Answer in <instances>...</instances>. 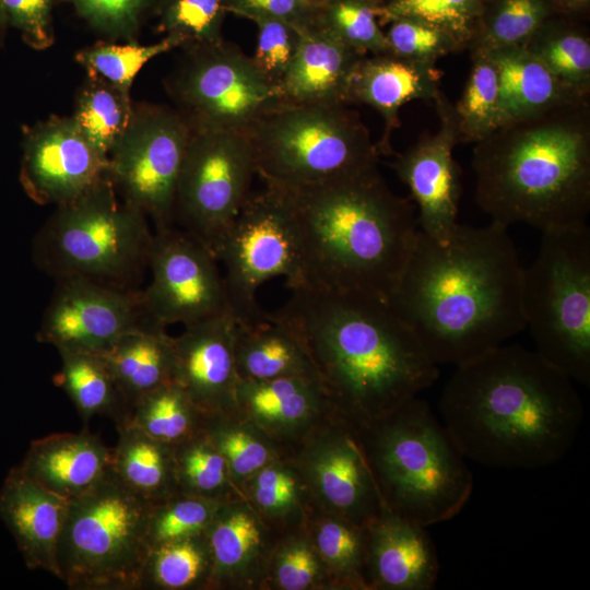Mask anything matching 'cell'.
I'll use <instances>...</instances> for the list:
<instances>
[{"instance_id":"cell-52","label":"cell","mask_w":590,"mask_h":590,"mask_svg":"<svg viewBox=\"0 0 590 590\" xmlns=\"http://www.w3.org/2000/svg\"><path fill=\"white\" fill-rule=\"evenodd\" d=\"M252 476V498L266 514L283 516L296 508L300 486L294 472L269 463Z\"/></svg>"},{"instance_id":"cell-2","label":"cell","mask_w":590,"mask_h":590,"mask_svg":"<svg viewBox=\"0 0 590 590\" xmlns=\"http://www.w3.org/2000/svg\"><path fill=\"white\" fill-rule=\"evenodd\" d=\"M574 382L535 351L503 344L456 366L440 412L465 459L545 468L568 453L581 426L583 405Z\"/></svg>"},{"instance_id":"cell-15","label":"cell","mask_w":590,"mask_h":590,"mask_svg":"<svg viewBox=\"0 0 590 590\" xmlns=\"http://www.w3.org/2000/svg\"><path fill=\"white\" fill-rule=\"evenodd\" d=\"M149 271L141 291L148 321L186 327L232 312L215 255L177 226L153 232Z\"/></svg>"},{"instance_id":"cell-1","label":"cell","mask_w":590,"mask_h":590,"mask_svg":"<svg viewBox=\"0 0 590 590\" xmlns=\"http://www.w3.org/2000/svg\"><path fill=\"white\" fill-rule=\"evenodd\" d=\"M522 276L506 227L458 223L446 244L418 231L388 304L436 365L457 366L526 329Z\"/></svg>"},{"instance_id":"cell-56","label":"cell","mask_w":590,"mask_h":590,"mask_svg":"<svg viewBox=\"0 0 590 590\" xmlns=\"http://www.w3.org/2000/svg\"><path fill=\"white\" fill-rule=\"evenodd\" d=\"M362 1H365V2H368V3H371L374 5L381 8L387 0H362Z\"/></svg>"},{"instance_id":"cell-3","label":"cell","mask_w":590,"mask_h":590,"mask_svg":"<svg viewBox=\"0 0 590 590\" xmlns=\"http://www.w3.org/2000/svg\"><path fill=\"white\" fill-rule=\"evenodd\" d=\"M278 312L303 339L335 411L358 427L438 378V365L386 300L295 287Z\"/></svg>"},{"instance_id":"cell-36","label":"cell","mask_w":590,"mask_h":590,"mask_svg":"<svg viewBox=\"0 0 590 590\" xmlns=\"http://www.w3.org/2000/svg\"><path fill=\"white\" fill-rule=\"evenodd\" d=\"M132 113L130 92L87 75L76 93L72 117L88 141L108 157Z\"/></svg>"},{"instance_id":"cell-49","label":"cell","mask_w":590,"mask_h":590,"mask_svg":"<svg viewBox=\"0 0 590 590\" xmlns=\"http://www.w3.org/2000/svg\"><path fill=\"white\" fill-rule=\"evenodd\" d=\"M251 21L258 30L252 59L261 72L279 85L297 54L302 31L273 19L258 17Z\"/></svg>"},{"instance_id":"cell-31","label":"cell","mask_w":590,"mask_h":590,"mask_svg":"<svg viewBox=\"0 0 590 590\" xmlns=\"http://www.w3.org/2000/svg\"><path fill=\"white\" fill-rule=\"evenodd\" d=\"M204 534L212 562L210 586L232 581L250 571L263 546L259 519L241 504L220 503Z\"/></svg>"},{"instance_id":"cell-26","label":"cell","mask_w":590,"mask_h":590,"mask_svg":"<svg viewBox=\"0 0 590 590\" xmlns=\"http://www.w3.org/2000/svg\"><path fill=\"white\" fill-rule=\"evenodd\" d=\"M20 470L46 489L70 500L111 468V449L86 427L33 440Z\"/></svg>"},{"instance_id":"cell-46","label":"cell","mask_w":590,"mask_h":590,"mask_svg":"<svg viewBox=\"0 0 590 590\" xmlns=\"http://www.w3.org/2000/svg\"><path fill=\"white\" fill-rule=\"evenodd\" d=\"M219 504L216 499L177 492L153 505L148 529L150 548L203 533Z\"/></svg>"},{"instance_id":"cell-34","label":"cell","mask_w":590,"mask_h":590,"mask_svg":"<svg viewBox=\"0 0 590 590\" xmlns=\"http://www.w3.org/2000/svg\"><path fill=\"white\" fill-rule=\"evenodd\" d=\"M211 554L203 533L150 548L140 589L181 590L209 586Z\"/></svg>"},{"instance_id":"cell-19","label":"cell","mask_w":590,"mask_h":590,"mask_svg":"<svg viewBox=\"0 0 590 590\" xmlns=\"http://www.w3.org/2000/svg\"><path fill=\"white\" fill-rule=\"evenodd\" d=\"M338 420L305 450L303 472L329 514L365 527L384 506L358 426Z\"/></svg>"},{"instance_id":"cell-7","label":"cell","mask_w":590,"mask_h":590,"mask_svg":"<svg viewBox=\"0 0 590 590\" xmlns=\"http://www.w3.org/2000/svg\"><path fill=\"white\" fill-rule=\"evenodd\" d=\"M153 231L143 212L125 201L109 175L75 200L56 206L33 239L32 258L50 278H82L141 288Z\"/></svg>"},{"instance_id":"cell-10","label":"cell","mask_w":590,"mask_h":590,"mask_svg":"<svg viewBox=\"0 0 590 590\" xmlns=\"http://www.w3.org/2000/svg\"><path fill=\"white\" fill-rule=\"evenodd\" d=\"M522 311L535 352L574 381L590 384V229L542 232L523 268Z\"/></svg>"},{"instance_id":"cell-55","label":"cell","mask_w":590,"mask_h":590,"mask_svg":"<svg viewBox=\"0 0 590 590\" xmlns=\"http://www.w3.org/2000/svg\"><path fill=\"white\" fill-rule=\"evenodd\" d=\"M7 30H8V24L5 22V19L0 8V43L2 42Z\"/></svg>"},{"instance_id":"cell-24","label":"cell","mask_w":590,"mask_h":590,"mask_svg":"<svg viewBox=\"0 0 590 590\" xmlns=\"http://www.w3.org/2000/svg\"><path fill=\"white\" fill-rule=\"evenodd\" d=\"M363 57L320 26L302 32L297 54L279 83L282 101L351 104V82Z\"/></svg>"},{"instance_id":"cell-32","label":"cell","mask_w":590,"mask_h":590,"mask_svg":"<svg viewBox=\"0 0 590 590\" xmlns=\"http://www.w3.org/2000/svg\"><path fill=\"white\" fill-rule=\"evenodd\" d=\"M524 47L579 95L590 97V37L578 19L555 14Z\"/></svg>"},{"instance_id":"cell-50","label":"cell","mask_w":590,"mask_h":590,"mask_svg":"<svg viewBox=\"0 0 590 590\" xmlns=\"http://www.w3.org/2000/svg\"><path fill=\"white\" fill-rule=\"evenodd\" d=\"M52 5L54 0H0L8 27L16 30L35 50L47 49L55 42Z\"/></svg>"},{"instance_id":"cell-30","label":"cell","mask_w":590,"mask_h":590,"mask_svg":"<svg viewBox=\"0 0 590 590\" xmlns=\"http://www.w3.org/2000/svg\"><path fill=\"white\" fill-rule=\"evenodd\" d=\"M116 427L118 441L111 449V470L120 481L152 505L177 493L174 447L131 424Z\"/></svg>"},{"instance_id":"cell-57","label":"cell","mask_w":590,"mask_h":590,"mask_svg":"<svg viewBox=\"0 0 590 590\" xmlns=\"http://www.w3.org/2000/svg\"><path fill=\"white\" fill-rule=\"evenodd\" d=\"M309 1H311V2H314V3H317V4H322V3H324V2L328 1V0H309Z\"/></svg>"},{"instance_id":"cell-16","label":"cell","mask_w":590,"mask_h":590,"mask_svg":"<svg viewBox=\"0 0 590 590\" xmlns=\"http://www.w3.org/2000/svg\"><path fill=\"white\" fill-rule=\"evenodd\" d=\"M36 340L58 352L101 354L146 322L142 288L116 287L82 278L57 279Z\"/></svg>"},{"instance_id":"cell-20","label":"cell","mask_w":590,"mask_h":590,"mask_svg":"<svg viewBox=\"0 0 590 590\" xmlns=\"http://www.w3.org/2000/svg\"><path fill=\"white\" fill-rule=\"evenodd\" d=\"M237 320L226 312L174 337L173 379L205 416L232 414L239 379L235 362Z\"/></svg>"},{"instance_id":"cell-42","label":"cell","mask_w":590,"mask_h":590,"mask_svg":"<svg viewBox=\"0 0 590 590\" xmlns=\"http://www.w3.org/2000/svg\"><path fill=\"white\" fill-rule=\"evenodd\" d=\"M380 7L362 0H328L321 4L318 26L366 56L389 54L379 23Z\"/></svg>"},{"instance_id":"cell-21","label":"cell","mask_w":590,"mask_h":590,"mask_svg":"<svg viewBox=\"0 0 590 590\" xmlns=\"http://www.w3.org/2000/svg\"><path fill=\"white\" fill-rule=\"evenodd\" d=\"M366 589L429 590L439 563L426 527L382 509L365 527Z\"/></svg>"},{"instance_id":"cell-33","label":"cell","mask_w":590,"mask_h":590,"mask_svg":"<svg viewBox=\"0 0 590 590\" xmlns=\"http://www.w3.org/2000/svg\"><path fill=\"white\" fill-rule=\"evenodd\" d=\"M61 367L54 376L56 386L63 389L81 418L87 423L93 416L110 417L116 425L127 418V409L114 379L99 354L58 352Z\"/></svg>"},{"instance_id":"cell-43","label":"cell","mask_w":590,"mask_h":590,"mask_svg":"<svg viewBox=\"0 0 590 590\" xmlns=\"http://www.w3.org/2000/svg\"><path fill=\"white\" fill-rule=\"evenodd\" d=\"M173 447L178 492L217 500L229 477L228 467L202 429Z\"/></svg>"},{"instance_id":"cell-45","label":"cell","mask_w":590,"mask_h":590,"mask_svg":"<svg viewBox=\"0 0 590 590\" xmlns=\"http://www.w3.org/2000/svg\"><path fill=\"white\" fill-rule=\"evenodd\" d=\"M202 432L226 460L229 476H251L271 463L272 449L251 428L232 424L227 414L204 416Z\"/></svg>"},{"instance_id":"cell-8","label":"cell","mask_w":590,"mask_h":590,"mask_svg":"<svg viewBox=\"0 0 590 590\" xmlns=\"http://www.w3.org/2000/svg\"><path fill=\"white\" fill-rule=\"evenodd\" d=\"M245 132L268 186L304 187L378 166L377 145L347 105L282 101Z\"/></svg>"},{"instance_id":"cell-54","label":"cell","mask_w":590,"mask_h":590,"mask_svg":"<svg viewBox=\"0 0 590 590\" xmlns=\"http://www.w3.org/2000/svg\"><path fill=\"white\" fill-rule=\"evenodd\" d=\"M557 14L573 19L585 17L589 11L590 0H551Z\"/></svg>"},{"instance_id":"cell-44","label":"cell","mask_w":590,"mask_h":590,"mask_svg":"<svg viewBox=\"0 0 590 590\" xmlns=\"http://www.w3.org/2000/svg\"><path fill=\"white\" fill-rule=\"evenodd\" d=\"M154 11L158 31L178 37L181 47L223 39V0H157Z\"/></svg>"},{"instance_id":"cell-5","label":"cell","mask_w":590,"mask_h":590,"mask_svg":"<svg viewBox=\"0 0 590 590\" xmlns=\"http://www.w3.org/2000/svg\"><path fill=\"white\" fill-rule=\"evenodd\" d=\"M590 99L506 122L475 142V199L503 227L541 232L587 225Z\"/></svg>"},{"instance_id":"cell-48","label":"cell","mask_w":590,"mask_h":590,"mask_svg":"<svg viewBox=\"0 0 590 590\" xmlns=\"http://www.w3.org/2000/svg\"><path fill=\"white\" fill-rule=\"evenodd\" d=\"M385 35L389 54L394 56L436 63L451 52L460 51L457 43L439 28L411 17H397L389 21Z\"/></svg>"},{"instance_id":"cell-14","label":"cell","mask_w":590,"mask_h":590,"mask_svg":"<svg viewBox=\"0 0 590 590\" xmlns=\"http://www.w3.org/2000/svg\"><path fill=\"white\" fill-rule=\"evenodd\" d=\"M190 137L191 129L176 108L138 104L108 154L116 191L145 214L154 232L175 226L176 188Z\"/></svg>"},{"instance_id":"cell-17","label":"cell","mask_w":590,"mask_h":590,"mask_svg":"<svg viewBox=\"0 0 590 590\" xmlns=\"http://www.w3.org/2000/svg\"><path fill=\"white\" fill-rule=\"evenodd\" d=\"M107 176L108 157L72 116H51L24 128L20 182L37 204L69 203Z\"/></svg>"},{"instance_id":"cell-41","label":"cell","mask_w":590,"mask_h":590,"mask_svg":"<svg viewBox=\"0 0 590 590\" xmlns=\"http://www.w3.org/2000/svg\"><path fill=\"white\" fill-rule=\"evenodd\" d=\"M486 0H387L380 8V25L397 17L428 23L459 46L469 49Z\"/></svg>"},{"instance_id":"cell-12","label":"cell","mask_w":590,"mask_h":590,"mask_svg":"<svg viewBox=\"0 0 590 590\" xmlns=\"http://www.w3.org/2000/svg\"><path fill=\"white\" fill-rule=\"evenodd\" d=\"M255 175L246 132L191 131L176 188L175 226L215 255L251 192Z\"/></svg>"},{"instance_id":"cell-38","label":"cell","mask_w":590,"mask_h":590,"mask_svg":"<svg viewBox=\"0 0 590 590\" xmlns=\"http://www.w3.org/2000/svg\"><path fill=\"white\" fill-rule=\"evenodd\" d=\"M460 143L479 142L502 126L497 70L485 52H472V68L453 106Z\"/></svg>"},{"instance_id":"cell-29","label":"cell","mask_w":590,"mask_h":590,"mask_svg":"<svg viewBox=\"0 0 590 590\" xmlns=\"http://www.w3.org/2000/svg\"><path fill=\"white\" fill-rule=\"evenodd\" d=\"M485 54L497 70L502 125L557 106L590 99L559 81L524 46L507 47Z\"/></svg>"},{"instance_id":"cell-35","label":"cell","mask_w":590,"mask_h":590,"mask_svg":"<svg viewBox=\"0 0 590 590\" xmlns=\"http://www.w3.org/2000/svg\"><path fill=\"white\" fill-rule=\"evenodd\" d=\"M557 14L551 0H486L469 49L471 52L524 46Z\"/></svg>"},{"instance_id":"cell-18","label":"cell","mask_w":590,"mask_h":590,"mask_svg":"<svg viewBox=\"0 0 590 590\" xmlns=\"http://www.w3.org/2000/svg\"><path fill=\"white\" fill-rule=\"evenodd\" d=\"M434 102L439 130L397 155L391 166L411 192L420 231L446 244L458 225L461 187L452 150L460 139L453 106L441 91Z\"/></svg>"},{"instance_id":"cell-28","label":"cell","mask_w":590,"mask_h":590,"mask_svg":"<svg viewBox=\"0 0 590 590\" xmlns=\"http://www.w3.org/2000/svg\"><path fill=\"white\" fill-rule=\"evenodd\" d=\"M166 329L146 321L99 354L127 409V417L140 398L173 379L174 337Z\"/></svg>"},{"instance_id":"cell-37","label":"cell","mask_w":590,"mask_h":590,"mask_svg":"<svg viewBox=\"0 0 590 590\" xmlns=\"http://www.w3.org/2000/svg\"><path fill=\"white\" fill-rule=\"evenodd\" d=\"M204 416L181 388L170 381L140 398L122 423L175 446L199 433Z\"/></svg>"},{"instance_id":"cell-11","label":"cell","mask_w":590,"mask_h":590,"mask_svg":"<svg viewBox=\"0 0 590 590\" xmlns=\"http://www.w3.org/2000/svg\"><path fill=\"white\" fill-rule=\"evenodd\" d=\"M166 86L191 131H246L282 102L279 85L235 45L223 39L185 46Z\"/></svg>"},{"instance_id":"cell-25","label":"cell","mask_w":590,"mask_h":590,"mask_svg":"<svg viewBox=\"0 0 590 590\" xmlns=\"http://www.w3.org/2000/svg\"><path fill=\"white\" fill-rule=\"evenodd\" d=\"M334 410L318 379H238L236 385L234 413L268 435L294 436L308 428L322 412Z\"/></svg>"},{"instance_id":"cell-51","label":"cell","mask_w":590,"mask_h":590,"mask_svg":"<svg viewBox=\"0 0 590 590\" xmlns=\"http://www.w3.org/2000/svg\"><path fill=\"white\" fill-rule=\"evenodd\" d=\"M226 13L285 22L304 32L318 26L321 4L309 0H223Z\"/></svg>"},{"instance_id":"cell-6","label":"cell","mask_w":590,"mask_h":590,"mask_svg":"<svg viewBox=\"0 0 590 590\" xmlns=\"http://www.w3.org/2000/svg\"><path fill=\"white\" fill-rule=\"evenodd\" d=\"M382 506L423 527L465 506L473 476L448 429L417 396L358 427Z\"/></svg>"},{"instance_id":"cell-39","label":"cell","mask_w":590,"mask_h":590,"mask_svg":"<svg viewBox=\"0 0 590 590\" xmlns=\"http://www.w3.org/2000/svg\"><path fill=\"white\" fill-rule=\"evenodd\" d=\"M181 46V40L172 35H165L162 40L150 45H141L135 40L125 44L98 42L78 51L75 60L86 70L87 75L130 92L134 78L150 60Z\"/></svg>"},{"instance_id":"cell-13","label":"cell","mask_w":590,"mask_h":590,"mask_svg":"<svg viewBox=\"0 0 590 590\" xmlns=\"http://www.w3.org/2000/svg\"><path fill=\"white\" fill-rule=\"evenodd\" d=\"M216 259L223 274L228 304L238 322L264 316L258 290L269 280L283 276L290 288L299 281L296 236L282 193L270 186L250 192L223 237Z\"/></svg>"},{"instance_id":"cell-9","label":"cell","mask_w":590,"mask_h":590,"mask_svg":"<svg viewBox=\"0 0 590 590\" xmlns=\"http://www.w3.org/2000/svg\"><path fill=\"white\" fill-rule=\"evenodd\" d=\"M152 506L111 468L70 499L58 544L59 579L72 590H140Z\"/></svg>"},{"instance_id":"cell-23","label":"cell","mask_w":590,"mask_h":590,"mask_svg":"<svg viewBox=\"0 0 590 590\" xmlns=\"http://www.w3.org/2000/svg\"><path fill=\"white\" fill-rule=\"evenodd\" d=\"M441 72L435 63L410 60L392 54L363 57L350 87L351 103L376 109L384 132L376 143L379 154L392 153L391 134L400 126L399 109L414 99L435 101L440 93Z\"/></svg>"},{"instance_id":"cell-4","label":"cell","mask_w":590,"mask_h":590,"mask_svg":"<svg viewBox=\"0 0 590 590\" xmlns=\"http://www.w3.org/2000/svg\"><path fill=\"white\" fill-rule=\"evenodd\" d=\"M273 188L287 204L296 236L295 287L388 302L420 228L415 204L389 188L378 166L315 185Z\"/></svg>"},{"instance_id":"cell-22","label":"cell","mask_w":590,"mask_h":590,"mask_svg":"<svg viewBox=\"0 0 590 590\" xmlns=\"http://www.w3.org/2000/svg\"><path fill=\"white\" fill-rule=\"evenodd\" d=\"M69 500L46 489L19 467L0 489V519L15 540L28 569L60 577L58 544Z\"/></svg>"},{"instance_id":"cell-53","label":"cell","mask_w":590,"mask_h":590,"mask_svg":"<svg viewBox=\"0 0 590 590\" xmlns=\"http://www.w3.org/2000/svg\"><path fill=\"white\" fill-rule=\"evenodd\" d=\"M320 556L315 546L305 540H292L280 548L274 566V577L279 588L308 589L320 578Z\"/></svg>"},{"instance_id":"cell-27","label":"cell","mask_w":590,"mask_h":590,"mask_svg":"<svg viewBox=\"0 0 590 590\" xmlns=\"http://www.w3.org/2000/svg\"><path fill=\"white\" fill-rule=\"evenodd\" d=\"M235 362L239 379L305 377L320 380L296 329L278 311L252 322H238Z\"/></svg>"},{"instance_id":"cell-47","label":"cell","mask_w":590,"mask_h":590,"mask_svg":"<svg viewBox=\"0 0 590 590\" xmlns=\"http://www.w3.org/2000/svg\"><path fill=\"white\" fill-rule=\"evenodd\" d=\"M93 30L113 39L134 40L145 14L157 0H61Z\"/></svg>"},{"instance_id":"cell-40","label":"cell","mask_w":590,"mask_h":590,"mask_svg":"<svg viewBox=\"0 0 590 590\" xmlns=\"http://www.w3.org/2000/svg\"><path fill=\"white\" fill-rule=\"evenodd\" d=\"M315 548L338 586L366 589L364 527L329 514L316 528Z\"/></svg>"}]
</instances>
